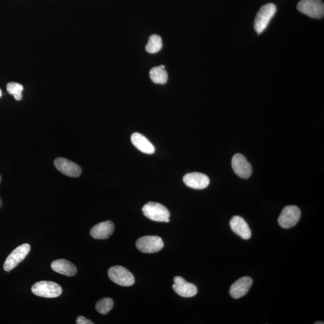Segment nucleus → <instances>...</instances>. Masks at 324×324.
I'll list each match as a JSON object with an SVG mask.
<instances>
[{"label":"nucleus","instance_id":"nucleus-1","mask_svg":"<svg viewBox=\"0 0 324 324\" xmlns=\"http://www.w3.org/2000/svg\"><path fill=\"white\" fill-rule=\"evenodd\" d=\"M143 213L148 219L160 222L170 221V211L164 206L157 202H148L143 208Z\"/></svg>","mask_w":324,"mask_h":324},{"label":"nucleus","instance_id":"nucleus-2","mask_svg":"<svg viewBox=\"0 0 324 324\" xmlns=\"http://www.w3.org/2000/svg\"><path fill=\"white\" fill-rule=\"evenodd\" d=\"M276 11V6L273 3H269L260 9L254 21V29L257 34H260L266 30Z\"/></svg>","mask_w":324,"mask_h":324},{"label":"nucleus","instance_id":"nucleus-3","mask_svg":"<svg viewBox=\"0 0 324 324\" xmlns=\"http://www.w3.org/2000/svg\"><path fill=\"white\" fill-rule=\"evenodd\" d=\"M31 291L38 297L56 298L62 294V288L57 283L50 281H40L33 285Z\"/></svg>","mask_w":324,"mask_h":324},{"label":"nucleus","instance_id":"nucleus-4","mask_svg":"<svg viewBox=\"0 0 324 324\" xmlns=\"http://www.w3.org/2000/svg\"><path fill=\"white\" fill-rule=\"evenodd\" d=\"M108 273L110 279L119 286L128 287L135 283V278L133 274L124 267H112L109 269Z\"/></svg>","mask_w":324,"mask_h":324},{"label":"nucleus","instance_id":"nucleus-5","mask_svg":"<svg viewBox=\"0 0 324 324\" xmlns=\"http://www.w3.org/2000/svg\"><path fill=\"white\" fill-rule=\"evenodd\" d=\"M297 9L312 18L321 19L324 15V5L321 0H301L298 3Z\"/></svg>","mask_w":324,"mask_h":324},{"label":"nucleus","instance_id":"nucleus-6","mask_svg":"<svg viewBox=\"0 0 324 324\" xmlns=\"http://www.w3.org/2000/svg\"><path fill=\"white\" fill-rule=\"evenodd\" d=\"M137 249L144 253H154L164 248L162 239L155 235H147L140 237L136 242Z\"/></svg>","mask_w":324,"mask_h":324},{"label":"nucleus","instance_id":"nucleus-7","mask_svg":"<svg viewBox=\"0 0 324 324\" xmlns=\"http://www.w3.org/2000/svg\"><path fill=\"white\" fill-rule=\"evenodd\" d=\"M301 211L295 206L285 207L280 213L278 223L281 228L290 229L295 226L300 219Z\"/></svg>","mask_w":324,"mask_h":324},{"label":"nucleus","instance_id":"nucleus-8","mask_svg":"<svg viewBox=\"0 0 324 324\" xmlns=\"http://www.w3.org/2000/svg\"><path fill=\"white\" fill-rule=\"evenodd\" d=\"M30 246L29 244H23L16 248L7 258L3 266L6 272H10L18 266L26 258L30 251Z\"/></svg>","mask_w":324,"mask_h":324},{"label":"nucleus","instance_id":"nucleus-9","mask_svg":"<svg viewBox=\"0 0 324 324\" xmlns=\"http://www.w3.org/2000/svg\"><path fill=\"white\" fill-rule=\"evenodd\" d=\"M232 167L238 177L247 179L252 173V165L241 154H236L232 159Z\"/></svg>","mask_w":324,"mask_h":324},{"label":"nucleus","instance_id":"nucleus-10","mask_svg":"<svg viewBox=\"0 0 324 324\" xmlns=\"http://www.w3.org/2000/svg\"><path fill=\"white\" fill-rule=\"evenodd\" d=\"M54 166L57 170L68 177L76 178L82 173V169L74 162L67 158L57 157L54 160Z\"/></svg>","mask_w":324,"mask_h":324},{"label":"nucleus","instance_id":"nucleus-11","mask_svg":"<svg viewBox=\"0 0 324 324\" xmlns=\"http://www.w3.org/2000/svg\"><path fill=\"white\" fill-rule=\"evenodd\" d=\"M174 282V285H172L173 290L176 293L182 297H194L198 292V290L195 285L188 282L181 277H175Z\"/></svg>","mask_w":324,"mask_h":324},{"label":"nucleus","instance_id":"nucleus-12","mask_svg":"<svg viewBox=\"0 0 324 324\" xmlns=\"http://www.w3.org/2000/svg\"><path fill=\"white\" fill-rule=\"evenodd\" d=\"M183 182L189 188L204 189L210 185V179L206 175L195 172L185 175Z\"/></svg>","mask_w":324,"mask_h":324},{"label":"nucleus","instance_id":"nucleus-13","mask_svg":"<svg viewBox=\"0 0 324 324\" xmlns=\"http://www.w3.org/2000/svg\"><path fill=\"white\" fill-rule=\"evenodd\" d=\"M251 277H242L235 281L230 288V294L232 298H240L247 294L252 285Z\"/></svg>","mask_w":324,"mask_h":324},{"label":"nucleus","instance_id":"nucleus-14","mask_svg":"<svg viewBox=\"0 0 324 324\" xmlns=\"http://www.w3.org/2000/svg\"><path fill=\"white\" fill-rule=\"evenodd\" d=\"M114 225L111 221L108 220L98 224L94 226L90 231V235L94 239H108L113 234Z\"/></svg>","mask_w":324,"mask_h":324},{"label":"nucleus","instance_id":"nucleus-15","mask_svg":"<svg viewBox=\"0 0 324 324\" xmlns=\"http://www.w3.org/2000/svg\"><path fill=\"white\" fill-rule=\"evenodd\" d=\"M230 224L231 230L242 239H249L251 238V229L241 217L234 216L232 218Z\"/></svg>","mask_w":324,"mask_h":324},{"label":"nucleus","instance_id":"nucleus-16","mask_svg":"<svg viewBox=\"0 0 324 324\" xmlns=\"http://www.w3.org/2000/svg\"><path fill=\"white\" fill-rule=\"evenodd\" d=\"M51 268L54 272L66 276H73L77 273L76 266L71 262L64 259H57L53 261L51 264Z\"/></svg>","mask_w":324,"mask_h":324},{"label":"nucleus","instance_id":"nucleus-17","mask_svg":"<svg viewBox=\"0 0 324 324\" xmlns=\"http://www.w3.org/2000/svg\"><path fill=\"white\" fill-rule=\"evenodd\" d=\"M131 141L134 146L141 152L148 154H153L155 148L146 136L139 133H134L131 136Z\"/></svg>","mask_w":324,"mask_h":324},{"label":"nucleus","instance_id":"nucleus-18","mask_svg":"<svg viewBox=\"0 0 324 324\" xmlns=\"http://www.w3.org/2000/svg\"><path fill=\"white\" fill-rule=\"evenodd\" d=\"M150 77L151 80L155 84H165L167 83L168 75L165 66L154 67L150 71Z\"/></svg>","mask_w":324,"mask_h":324},{"label":"nucleus","instance_id":"nucleus-19","mask_svg":"<svg viewBox=\"0 0 324 324\" xmlns=\"http://www.w3.org/2000/svg\"><path fill=\"white\" fill-rule=\"evenodd\" d=\"M162 46L163 44H162L161 38L158 35L153 34L150 37L146 49L150 54H156L161 50Z\"/></svg>","mask_w":324,"mask_h":324},{"label":"nucleus","instance_id":"nucleus-20","mask_svg":"<svg viewBox=\"0 0 324 324\" xmlns=\"http://www.w3.org/2000/svg\"><path fill=\"white\" fill-rule=\"evenodd\" d=\"M114 301L110 298H104L97 301L96 305L97 311L102 315H106L113 308Z\"/></svg>","mask_w":324,"mask_h":324},{"label":"nucleus","instance_id":"nucleus-21","mask_svg":"<svg viewBox=\"0 0 324 324\" xmlns=\"http://www.w3.org/2000/svg\"><path fill=\"white\" fill-rule=\"evenodd\" d=\"M7 91L10 95L15 97V100L19 101L23 98V86L16 83H10L6 87Z\"/></svg>","mask_w":324,"mask_h":324},{"label":"nucleus","instance_id":"nucleus-22","mask_svg":"<svg viewBox=\"0 0 324 324\" xmlns=\"http://www.w3.org/2000/svg\"><path fill=\"white\" fill-rule=\"evenodd\" d=\"M76 323L77 324H93V322H91L90 320L87 319L85 317L82 316L77 317Z\"/></svg>","mask_w":324,"mask_h":324},{"label":"nucleus","instance_id":"nucleus-23","mask_svg":"<svg viewBox=\"0 0 324 324\" xmlns=\"http://www.w3.org/2000/svg\"><path fill=\"white\" fill-rule=\"evenodd\" d=\"M315 324H323V322H316L314 323Z\"/></svg>","mask_w":324,"mask_h":324},{"label":"nucleus","instance_id":"nucleus-24","mask_svg":"<svg viewBox=\"0 0 324 324\" xmlns=\"http://www.w3.org/2000/svg\"><path fill=\"white\" fill-rule=\"evenodd\" d=\"M2 96V92L1 89H0V97H1Z\"/></svg>","mask_w":324,"mask_h":324},{"label":"nucleus","instance_id":"nucleus-25","mask_svg":"<svg viewBox=\"0 0 324 324\" xmlns=\"http://www.w3.org/2000/svg\"><path fill=\"white\" fill-rule=\"evenodd\" d=\"M2 181V177L1 175H0V183H1Z\"/></svg>","mask_w":324,"mask_h":324}]
</instances>
